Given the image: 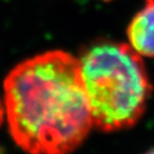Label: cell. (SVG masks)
I'll list each match as a JSON object with an SVG mask.
<instances>
[{
  "label": "cell",
  "instance_id": "3957f363",
  "mask_svg": "<svg viewBox=\"0 0 154 154\" xmlns=\"http://www.w3.org/2000/svg\"><path fill=\"white\" fill-rule=\"evenodd\" d=\"M128 38L138 55L154 58V0H146L133 17L128 27Z\"/></svg>",
  "mask_w": 154,
  "mask_h": 154
},
{
  "label": "cell",
  "instance_id": "6da1fadb",
  "mask_svg": "<svg viewBox=\"0 0 154 154\" xmlns=\"http://www.w3.org/2000/svg\"><path fill=\"white\" fill-rule=\"evenodd\" d=\"M10 134L29 154H70L93 128L80 61L49 51L18 63L3 82Z\"/></svg>",
  "mask_w": 154,
  "mask_h": 154
},
{
  "label": "cell",
  "instance_id": "7a4b0ae2",
  "mask_svg": "<svg viewBox=\"0 0 154 154\" xmlns=\"http://www.w3.org/2000/svg\"><path fill=\"white\" fill-rule=\"evenodd\" d=\"M79 61L93 126L107 133L134 126L151 93L140 55L126 44L103 42L87 49Z\"/></svg>",
  "mask_w": 154,
  "mask_h": 154
},
{
  "label": "cell",
  "instance_id": "277c9868",
  "mask_svg": "<svg viewBox=\"0 0 154 154\" xmlns=\"http://www.w3.org/2000/svg\"><path fill=\"white\" fill-rule=\"evenodd\" d=\"M5 107H3V102H1L0 100V126L2 124L3 119H5Z\"/></svg>",
  "mask_w": 154,
  "mask_h": 154
},
{
  "label": "cell",
  "instance_id": "5b68a950",
  "mask_svg": "<svg viewBox=\"0 0 154 154\" xmlns=\"http://www.w3.org/2000/svg\"><path fill=\"white\" fill-rule=\"evenodd\" d=\"M143 154H154V148H151V149L148 150L147 152H144Z\"/></svg>",
  "mask_w": 154,
  "mask_h": 154
},
{
  "label": "cell",
  "instance_id": "8992f818",
  "mask_svg": "<svg viewBox=\"0 0 154 154\" xmlns=\"http://www.w3.org/2000/svg\"><path fill=\"white\" fill-rule=\"evenodd\" d=\"M0 154H5V153H3V150H2V148H1V147H0Z\"/></svg>",
  "mask_w": 154,
  "mask_h": 154
}]
</instances>
